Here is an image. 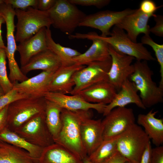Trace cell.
Returning a JSON list of instances; mask_svg holds the SVG:
<instances>
[{"mask_svg": "<svg viewBox=\"0 0 163 163\" xmlns=\"http://www.w3.org/2000/svg\"><path fill=\"white\" fill-rule=\"evenodd\" d=\"M117 92L113 85L105 80L89 86L78 94L88 102L107 105L113 101Z\"/></svg>", "mask_w": 163, "mask_h": 163, "instance_id": "obj_20", "label": "cell"}, {"mask_svg": "<svg viewBox=\"0 0 163 163\" xmlns=\"http://www.w3.org/2000/svg\"><path fill=\"white\" fill-rule=\"evenodd\" d=\"M91 117L84 119L80 126L81 141L88 156L95 150L103 141L102 120L92 119Z\"/></svg>", "mask_w": 163, "mask_h": 163, "instance_id": "obj_15", "label": "cell"}, {"mask_svg": "<svg viewBox=\"0 0 163 163\" xmlns=\"http://www.w3.org/2000/svg\"><path fill=\"white\" fill-rule=\"evenodd\" d=\"M0 13L4 17L6 24L7 46L5 52L10 71L8 78L13 84L18 82H22L29 78L21 72L15 58L17 46L14 35V9L10 5L4 2L0 5Z\"/></svg>", "mask_w": 163, "mask_h": 163, "instance_id": "obj_7", "label": "cell"}, {"mask_svg": "<svg viewBox=\"0 0 163 163\" xmlns=\"http://www.w3.org/2000/svg\"><path fill=\"white\" fill-rule=\"evenodd\" d=\"M151 163H163V146H159L152 149Z\"/></svg>", "mask_w": 163, "mask_h": 163, "instance_id": "obj_38", "label": "cell"}, {"mask_svg": "<svg viewBox=\"0 0 163 163\" xmlns=\"http://www.w3.org/2000/svg\"><path fill=\"white\" fill-rule=\"evenodd\" d=\"M153 17L156 24L153 27L150 28L149 31L155 35L162 37H163V16L162 15L154 14Z\"/></svg>", "mask_w": 163, "mask_h": 163, "instance_id": "obj_37", "label": "cell"}, {"mask_svg": "<svg viewBox=\"0 0 163 163\" xmlns=\"http://www.w3.org/2000/svg\"><path fill=\"white\" fill-rule=\"evenodd\" d=\"M85 66L75 64L61 66L54 72L51 78L48 85V91L70 94L74 86L72 80L73 74Z\"/></svg>", "mask_w": 163, "mask_h": 163, "instance_id": "obj_18", "label": "cell"}, {"mask_svg": "<svg viewBox=\"0 0 163 163\" xmlns=\"http://www.w3.org/2000/svg\"><path fill=\"white\" fill-rule=\"evenodd\" d=\"M61 66L59 58L47 48L33 57L20 69L21 72L25 75L32 70H36L55 72Z\"/></svg>", "mask_w": 163, "mask_h": 163, "instance_id": "obj_23", "label": "cell"}, {"mask_svg": "<svg viewBox=\"0 0 163 163\" xmlns=\"http://www.w3.org/2000/svg\"><path fill=\"white\" fill-rule=\"evenodd\" d=\"M152 149L151 142L150 141L144 150L139 163H151Z\"/></svg>", "mask_w": 163, "mask_h": 163, "instance_id": "obj_39", "label": "cell"}, {"mask_svg": "<svg viewBox=\"0 0 163 163\" xmlns=\"http://www.w3.org/2000/svg\"><path fill=\"white\" fill-rule=\"evenodd\" d=\"M108 50L111 63L107 73V80L118 91L123 83L134 72V66L132 62L135 59L119 52L109 44Z\"/></svg>", "mask_w": 163, "mask_h": 163, "instance_id": "obj_12", "label": "cell"}, {"mask_svg": "<svg viewBox=\"0 0 163 163\" xmlns=\"http://www.w3.org/2000/svg\"><path fill=\"white\" fill-rule=\"evenodd\" d=\"M37 9L43 11H47L55 4L56 0H38Z\"/></svg>", "mask_w": 163, "mask_h": 163, "instance_id": "obj_40", "label": "cell"}, {"mask_svg": "<svg viewBox=\"0 0 163 163\" xmlns=\"http://www.w3.org/2000/svg\"><path fill=\"white\" fill-rule=\"evenodd\" d=\"M46 100L45 122L54 142L58 136L61 127L60 115L62 109L55 103Z\"/></svg>", "mask_w": 163, "mask_h": 163, "instance_id": "obj_29", "label": "cell"}, {"mask_svg": "<svg viewBox=\"0 0 163 163\" xmlns=\"http://www.w3.org/2000/svg\"><path fill=\"white\" fill-rule=\"evenodd\" d=\"M111 63V59L104 61L94 62L76 72L72 76L74 86L70 94H77L94 84L107 80V73Z\"/></svg>", "mask_w": 163, "mask_h": 163, "instance_id": "obj_9", "label": "cell"}, {"mask_svg": "<svg viewBox=\"0 0 163 163\" xmlns=\"http://www.w3.org/2000/svg\"><path fill=\"white\" fill-rule=\"evenodd\" d=\"M5 23V19L2 15L0 13V49H5L6 46H5L2 39L1 27L2 24Z\"/></svg>", "mask_w": 163, "mask_h": 163, "instance_id": "obj_43", "label": "cell"}, {"mask_svg": "<svg viewBox=\"0 0 163 163\" xmlns=\"http://www.w3.org/2000/svg\"><path fill=\"white\" fill-rule=\"evenodd\" d=\"M71 3L82 6H94L100 9L108 5L110 0H69Z\"/></svg>", "mask_w": 163, "mask_h": 163, "instance_id": "obj_35", "label": "cell"}, {"mask_svg": "<svg viewBox=\"0 0 163 163\" xmlns=\"http://www.w3.org/2000/svg\"><path fill=\"white\" fill-rule=\"evenodd\" d=\"M141 41L143 44H146L150 46L155 52L160 67L161 80L159 86L163 88V45L155 42L149 35H144L142 37Z\"/></svg>", "mask_w": 163, "mask_h": 163, "instance_id": "obj_31", "label": "cell"}, {"mask_svg": "<svg viewBox=\"0 0 163 163\" xmlns=\"http://www.w3.org/2000/svg\"><path fill=\"white\" fill-rule=\"evenodd\" d=\"M46 100L60 107L71 111L88 110L94 109L98 113H103L106 105L88 102L78 94L71 96L60 93L48 92L44 95Z\"/></svg>", "mask_w": 163, "mask_h": 163, "instance_id": "obj_14", "label": "cell"}, {"mask_svg": "<svg viewBox=\"0 0 163 163\" xmlns=\"http://www.w3.org/2000/svg\"><path fill=\"white\" fill-rule=\"evenodd\" d=\"M0 163H38L22 149L8 143H0Z\"/></svg>", "mask_w": 163, "mask_h": 163, "instance_id": "obj_27", "label": "cell"}, {"mask_svg": "<svg viewBox=\"0 0 163 163\" xmlns=\"http://www.w3.org/2000/svg\"><path fill=\"white\" fill-rule=\"evenodd\" d=\"M4 3V0H0V5Z\"/></svg>", "mask_w": 163, "mask_h": 163, "instance_id": "obj_46", "label": "cell"}, {"mask_svg": "<svg viewBox=\"0 0 163 163\" xmlns=\"http://www.w3.org/2000/svg\"><path fill=\"white\" fill-rule=\"evenodd\" d=\"M138 91L134 83L129 78L122 84L111 102L106 105L103 113L105 116L113 109L117 107H124L130 104H133L142 109L146 108L143 105Z\"/></svg>", "mask_w": 163, "mask_h": 163, "instance_id": "obj_19", "label": "cell"}, {"mask_svg": "<svg viewBox=\"0 0 163 163\" xmlns=\"http://www.w3.org/2000/svg\"><path fill=\"white\" fill-rule=\"evenodd\" d=\"M5 94L2 88L0 86V97Z\"/></svg>", "mask_w": 163, "mask_h": 163, "instance_id": "obj_45", "label": "cell"}, {"mask_svg": "<svg viewBox=\"0 0 163 163\" xmlns=\"http://www.w3.org/2000/svg\"><path fill=\"white\" fill-rule=\"evenodd\" d=\"M105 117L101 121L103 140L120 135L135 123L133 110L125 107L115 108Z\"/></svg>", "mask_w": 163, "mask_h": 163, "instance_id": "obj_11", "label": "cell"}, {"mask_svg": "<svg viewBox=\"0 0 163 163\" xmlns=\"http://www.w3.org/2000/svg\"><path fill=\"white\" fill-rule=\"evenodd\" d=\"M162 6H157L155 2L152 0H143L141 2L139 8L143 13L153 16L156 10Z\"/></svg>", "mask_w": 163, "mask_h": 163, "instance_id": "obj_36", "label": "cell"}, {"mask_svg": "<svg viewBox=\"0 0 163 163\" xmlns=\"http://www.w3.org/2000/svg\"><path fill=\"white\" fill-rule=\"evenodd\" d=\"M83 163H93L88 158V156L83 160Z\"/></svg>", "mask_w": 163, "mask_h": 163, "instance_id": "obj_44", "label": "cell"}, {"mask_svg": "<svg viewBox=\"0 0 163 163\" xmlns=\"http://www.w3.org/2000/svg\"><path fill=\"white\" fill-rule=\"evenodd\" d=\"M110 36L103 37L96 32L78 33V37H84L97 38L106 42L117 51L133 57L137 61H154L155 59L141 43H135L128 37L125 31L114 25Z\"/></svg>", "mask_w": 163, "mask_h": 163, "instance_id": "obj_3", "label": "cell"}, {"mask_svg": "<svg viewBox=\"0 0 163 163\" xmlns=\"http://www.w3.org/2000/svg\"><path fill=\"white\" fill-rule=\"evenodd\" d=\"M46 27L41 29L29 38L17 46V50L20 55L21 67L25 65L33 57L47 49L46 38Z\"/></svg>", "mask_w": 163, "mask_h": 163, "instance_id": "obj_22", "label": "cell"}, {"mask_svg": "<svg viewBox=\"0 0 163 163\" xmlns=\"http://www.w3.org/2000/svg\"><path fill=\"white\" fill-rule=\"evenodd\" d=\"M55 28L72 34L86 15L69 0H56L53 7L47 11Z\"/></svg>", "mask_w": 163, "mask_h": 163, "instance_id": "obj_5", "label": "cell"}, {"mask_svg": "<svg viewBox=\"0 0 163 163\" xmlns=\"http://www.w3.org/2000/svg\"><path fill=\"white\" fill-rule=\"evenodd\" d=\"M1 147H0V151H1Z\"/></svg>", "mask_w": 163, "mask_h": 163, "instance_id": "obj_48", "label": "cell"}, {"mask_svg": "<svg viewBox=\"0 0 163 163\" xmlns=\"http://www.w3.org/2000/svg\"><path fill=\"white\" fill-rule=\"evenodd\" d=\"M44 97H29L17 100L8 106V124L14 130L34 116L45 112Z\"/></svg>", "mask_w": 163, "mask_h": 163, "instance_id": "obj_8", "label": "cell"}, {"mask_svg": "<svg viewBox=\"0 0 163 163\" xmlns=\"http://www.w3.org/2000/svg\"><path fill=\"white\" fill-rule=\"evenodd\" d=\"M38 163H83V161L62 145L55 143L44 148Z\"/></svg>", "mask_w": 163, "mask_h": 163, "instance_id": "obj_24", "label": "cell"}, {"mask_svg": "<svg viewBox=\"0 0 163 163\" xmlns=\"http://www.w3.org/2000/svg\"><path fill=\"white\" fill-rule=\"evenodd\" d=\"M152 17L153 16L143 13L139 8L124 17L115 25L126 30L129 38L133 42L136 43L139 34L149 35L150 27L148 23Z\"/></svg>", "mask_w": 163, "mask_h": 163, "instance_id": "obj_16", "label": "cell"}, {"mask_svg": "<svg viewBox=\"0 0 163 163\" xmlns=\"http://www.w3.org/2000/svg\"><path fill=\"white\" fill-rule=\"evenodd\" d=\"M135 9L126 8L120 11H102L86 15L79 27H86L97 29L103 37L110 35V28L116 25L124 17L132 13Z\"/></svg>", "mask_w": 163, "mask_h": 163, "instance_id": "obj_13", "label": "cell"}, {"mask_svg": "<svg viewBox=\"0 0 163 163\" xmlns=\"http://www.w3.org/2000/svg\"><path fill=\"white\" fill-rule=\"evenodd\" d=\"M8 106L0 111V132L6 127L8 124Z\"/></svg>", "mask_w": 163, "mask_h": 163, "instance_id": "obj_42", "label": "cell"}, {"mask_svg": "<svg viewBox=\"0 0 163 163\" xmlns=\"http://www.w3.org/2000/svg\"><path fill=\"white\" fill-rule=\"evenodd\" d=\"M29 97L19 92L14 89L0 97V111L12 102L17 100Z\"/></svg>", "mask_w": 163, "mask_h": 163, "instance_id": "obj_33", "label": "cell"}, {"mask_svg": "<svg viewBox=\"0 0 163 163\" xmlns=\"http://www.w3.org/2000/svg\"><path fill=\"white\" fill-rule=\"evenodd\" d=\"M46 38L47 46L60 59L62 66H66L74 64L73 59L81 53L77 50L63 46L56 43L53 40L50 28L46 29Z\"/></svg>", "mask_w": 163, "mask_h": 163, "instance_id": "obj_28", "label": "cell"}, {"mask_svg": "<svg viewBox=\"0 0 163 163\" xmlns=\"http://www.w3.org/2000/svg\"><path fill=\"white\" fill-rule=\"evenodd\" d=\"M92 116L90 110L71 111L62 109L61 127L54 143L62 145L83 161L88 156L81 141L80 126L84 119Z\"/></svg>", "mask_w": 163, "mask_h": 163, "instance_id": "obj_1", "label": "cell"}, {"mask_svg": "<svg viewBox=\"0 0 163 163\" xmlns=\"http://www.w3.org/2000/svg\"><path fill=\"white\" fill-rule=\"evenodd\" d=\"M125 163H135L134 162H133L129 161H127Z\"/></svg>", "mask_w": 163, "mask_h": 163, "instance_id": "obj_47", "label": "cell"}, {"mask_svg": "<svg viewBox=\"0 0 163 163\" xmlns=\"http://www.w3.org/2000/svg\"><path fill=\"white\" fill-rule=\"evenodd\" d=\"M80 39L91 40L92 43L84 53L73 59L75 64L85 66L96 61H104L111 59L108 50V44L99 39L89 37H84Z\"/></svg>", "mask_w": 163, "mask_h": 163, "instance_id": "obj_21", "label": "cell"}, {"mask_svg": "<svg viewBox=\"0 0 163 163\" xmlns=\"http://www.w3.org/2000/svg\"><path fill=\"white\" fill-rule=\"evenodd\" d=\"M150 139L141 126L135 123L120 135L117 150L128 161L139 163Z\"/></svg>", "mask_w": 163, "mask_h": 163, "instance_id": "obj_6", "label": "cell"}, {"mask_svg": "<svg viewBox=\"0 0 163 163\" xmlns=\"http://www.w3.org/2000/svg\"><path fill=\"white\" fill-rule=\"evenodd\" d=\"M0 140L26 151L38 163L43 148L30 143L7 127L0 132Z\"/></svg>", "mask_w": 163, "mask_h": 163, "instance_id": "obj_26", "label": "cell"}, {"mask_svg": "<svg viewBox=\"0 0 163 163\" xmlns=\"http://www.w3.org/2000/svg\"><path fill=\"white\" fill-rule=\"evenodd\" d=\"M55 72L43 71L24 82L14 83L13 89L29 97H44L48 92V85Z\"/></svg>", "mask_w": 163, "mask_h": 163, "instance_id": "obj_17", "label": "cell"}, {"mask_svg": "<svg viewBox=\"0 0 163 163\" xmlns=\"http://www.w3.org/2000/svg\"><path fill=\"white\" fill-rule=\"evenodd\" d=\"M157 111L151 110L147 114H140L137 123L144 128L145 132L153 143L158 146L163 143V120L155 117Z\"/></svg>", "mask_w": 163, "mask_h": 163, "instance_id": "obj_25", "label": "cell"}, {"mask_svg": "<svg viewBox=\"0 0 163 163\" xmlns=\"http://www.w3.org/2000/svg\"><path fill=\"white\" fill-rule=\"evenodd\" d=\"M119 136L104 140L95 150L88 156L89 159L93 163H101L113 155L117 151V141Z\"/></svg>", "mask_w": 163, "mask_h": 163, "instance_id": "obj_30", "label": "cell"}, {"mask_svg": "<svg viewBox=\"0 0 163 163\" xmlns=\"http://www.w3.org/2000/svg\"><path fill=\"white\" fill-rule=\"evenodd\" d=\"M134 71L129 77L135 84L144 106L151 107L163 101V88L158 85L152 78L153 71L147 61H137L133 64Z\"/></svg>", "mask_w": 163, "mask_h": 163, "instance_id": "obj_2", "label": "cell"}, {"mask_svg": "<svg viewBox=\"0 0 163 163\" xmlns=\"http://www.w3.org/2000/svg\"><path fill=\"white\" fill-rule=\"evenodd\" d=\"M17 22L15 37L20 43L32 37L43 27L50 28L52 22L47 11L30 7L25 10L15 9Z\"/></svg>", "mask_w": 163, "mask_h": 163, "instance_id": "obj_4", "label": "cell"}, {"mask_svg": "<svg viewBox=\"0 0 163 163\" xmlns=\"http://www.w3.org/2000/svg\"><path fill=\"white\" fill-rule=\"evenodd\" d=\"M13 131L30 143L43 148L54 143L46 123L45 112L34 116Z\"/></svg>", "mask_w": 163, "mask_h": 163, "instance_id": "obj_10", "label": "cell"}, {"mask_svg": "<svg viewBox=\"0 0 163 163\" xmlns=\"http://www.w3.org/2000/svg\"><path fill=\"white\" fill-rule=\"evenodd\" d=\"M128 160L117 151L111 156L101 163H125Z\"/></svg>", "mask_w": 163, "mask_h": 163, "instance_id": "obj_41", "label": "cell"}, {"mask_svg": "<svg viewBox=\"0 0 163 163\" xmlns=\"http://www.w3.org/2000/svg\"><path fill=\"white\" fill-rule=\"evenodd\" d=\"M6 58L5 49H0V86L5 94L12 90L14 86L7 75Z\"/></svg>", "mask_w": 163, "mask_h": 163, "instance_id": "obj_32", "label": "cell"}, {"mask_svg": "<svg viewBox=\"0 0 163 163\" xmlns=\"http://www.w3.org/2000/svg\"><path fill=\"white\" fill-rule=\"evenodd\" d=\"M38 0H4L5 3L11 5L15 9L26 10L30 7L37 9Z\"/></svg>", "mask_w": 163, "mask_h": 163, "instance_id": "obj_34", "label": "cell"}]
</instances>
